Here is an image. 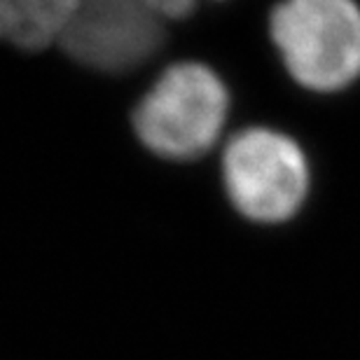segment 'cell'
<instances>
[{"label":"cell","mask_w":360,"mask_h":360,"mask_svg":"<svg viewBox=\"0 0 360 360\" xmlns=\"http://www.w3.org/2000/svg\"><path fill=\"white\" fill-rule=\"evenodd\" d=\"M164 24L153 0H89L75 5L61 47L87 68L127 73L160 52Z\"/></svg>","instance_id":"cell-4"},{"label":"cell","mask_w":360,"mask_h":360,"mask_svg":"<svg viewBox=\"0 0 360 360\" xmlns=\"http://www.w3.org/2000/svg\"><path fill=\"white\" fill-rule=\"evenodd\" d=\"M288 73L314 91H335L360 75V10L349 0H292L269 21Z\"/></svg>","instance_id":"cell-2"},{"label":"cell","mask_w":360,"mask_h":360,"mask_svg":"<svg viewBox=\"0 0 360 360\" xmlns=\"http://www.w3.org/2000/svg\"><path fill=\"white\" fill-rule=\"evenodd\" d=\"M75 0H0V40L21 49L61 42Z\"/></svg>","instance_id":"cell-5"},{"label":"cell","mask_w":360,"mask_h":360,"mask_svg":"<svg viewBox=\"0 0 360 360\" xmlns=\"http://www.w3.org/2000/svg\"><path fill=\"white\" fill-rule=\"evenodd\" d=\"M229 91L204 63H176L134 110V129L150 153L187 162L208 153L225 129Z\"/></svg>","instance_id":"cell-1"},{"label":"cell","mask_w":360,"mask_h":360,"mask_svg":"<svg viewBox=\"0 0 360 360\" xmlns=\"http://www.w3.org/2000/svg\"><path fill=\"white\" fill-rule=\"evenodd\" d=\"M157 12L162 14L164 19H185L187 14L194 10V3L190 0H153Z\"/></svg>","instance_id":"cell-6"},{"label":"cell","mask_w":360,"mask_h":360,"mask_svg":"<svg viewBox=\"0 0 360 360\" xmlns=\"http://www.w3.org/2000/svg\"><path fill=\"white\" fill-rule=\"evenodd\" d=\"M222 180L243 218L274 225L300 211L309 190V167L302 148L285 134L246 129L227 143Z\"/></svg>","instance_id":"cell-3"}]
</instances>
